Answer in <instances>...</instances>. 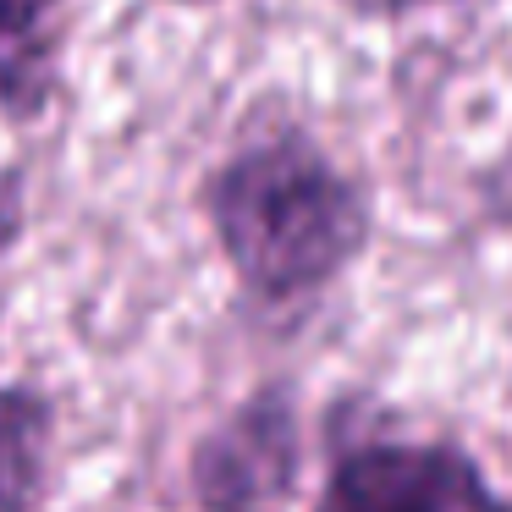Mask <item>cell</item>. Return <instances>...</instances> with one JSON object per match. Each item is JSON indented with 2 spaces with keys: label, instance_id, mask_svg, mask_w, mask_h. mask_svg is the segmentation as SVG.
Returning <instances> with one entry per match:
<instances>
[{
  "label": "cell",
  "instance_id": "obj_1",
  "mask_svg": "<svg viewBox=\"0 0 512 512\" xmlns=\"http://www.w3.org/2000/svg\"><path fill=\"white\" fill-rule=\"evenodd\" d=\"M232 276L259 303H298L331 287L369 243V199L309 133L243 144L204 182Z\"/></svg>",
  "mask_w": 512,
  "mask_h": 512
},
{
  "label": "cell",
  "instance_id": "obj_2",
  "mask_svg": "<svg viewBox=\"0 0 512 512\" xmlns=\"http://www.w3.org/2000/svg\"><path fill=\"white\" fill-rule=\"evenodd\" d=\"M298 408L281 386L237 402L188 457L199 512H276L298 485Z\"/></svg>",
  "mask_w": 512,
  "mask_h": 512
},
{
  "label": "cell",
  "instance_id": "obj_3",
  "mask_svg": "<svg viewBox=\"0 0 512 512\" xmlns=\"http://www.w3.org/2000/svg\"><path fill=\"white\" fill-rule=\"evenodd\" d=\"M314 512H512V501L452 446L369 441L325 474Z\"/></svg>",
  "mask_w": 512,
  "mask_h": 512
},
{
  "label": "cell",
  "instance_id": "obj_4",
  "mask_svg": "<svg viewBox=\"0 0 512 512\" xmlns=\"http://www.w3.org/2000/svg\"><path fill=\"white\" fill-rule=\"evenodd\" d=\"M56 413L34 386H0V512H34L45 496Z\"/></svg>",
  "mask_w": 512,
  "mask_h": 512
},
{
  "label": "cell",
  "instance_id": "obj_5",
  "mask_svg": "<svg viewBox=\"0 0 512 512\" xmlns=\"http://www.w3.org/2000/svg\"><path fill=\"white\" fill-rule=\"evenodd\" d=\"M61 0H0V105L34 116L50 94V45L39 39Z\"/></svg>",
  "mask_w": 512,
  "mask_h": 512
},
{
  "label": "cell",
  "instance_id": "obj_6",
  "mask_svg": "<svg viewBox=\"0 0 512 512\" xmlns=\"http://www.w3.org/2000/svg\"><path fill=\"white\" fill-rule=\"evenodd\" d=\"M23 237V193L17 182H0V254Z\"/></svg>",
  "mask_w": 512,
  "mask_h": 512
},
{
  "label": "cell",
  "instance_id": "obj_7",
  "mask_svg": "<svg viewBox=\"0 0 512 512\" xmlns=\"http://www.w3.org/2000/svg\"><path fill=\"white\" fill-rule=\"evenodd\" d=\"M347 6L364 17H397V12H413V6H435V0H347Z\"/></svg>",
  "mask_w": 512,
  "mask_h": 512
},
{
  "label": "cell",
  "instance_id": "obj_8",
  "mask_svg": "<svg viewBox=\"0 0 512 512\" xmlns=\"http://www.w3.org/2000/svg\"><path fill=\"white\" fill-rule=\"evenodd\" d=\"M177 6H210V0H177Z\"/></svg>",
  "mask_w": 512,
  "mask_h": 512
}]
</instances>
